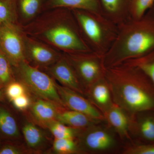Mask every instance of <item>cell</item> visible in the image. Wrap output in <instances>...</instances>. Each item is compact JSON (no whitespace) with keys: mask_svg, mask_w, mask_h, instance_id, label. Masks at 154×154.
Instances as JSON below:
<instances>
[{"mask_svg":"<svg viewBox=\"0 0 154 154\" xmlns=\"http://www.w3.org/2000/svg\"><path fill=\"white\" fill-rule=\"evenodd\" d=\"M113 103L135 115L154 111V84L137 67L125 62L104 69Z\"/></svg>","mask_w":154,"mask_h":154,"instance_id":"obj_1","label":"cell"},{"mask_svg":"<svg viewBox=\"0 0 154 154\" xmlns=\"http://www.w3.org/2000/svg\"><path fill=\"white\" fill-rule=\"evenodd\" d=\"M154 50V5L140 19L119 26L117 37L103 56L105 67L142 57Z\"/></svg>","mask_w":154,"mask_h":154,"instance_id":"obj_2","label":"cell"},{"mask_svg":"<svg viewBox=\"0 0 154 154\" xmlns=\"http://www.w3.org/2000/svg\"><path fill=\"white\" fill-rule=\"evenodd\" d=\"M85 42L91 51L104 56L115 41L119 26L102 14L72 10Z\"/></svg>","mask_w":154,"mask_h":154,"instance_id":"obj_3","label":"cell"},{"mask_svg":"<svg viewBox=\"0 0 154 154\" xmlns=\"http://www.w3.org/2000/svg\"><path fill=\"white\" fill-rule=\"evenodd\" d=\"M42 36L66 53L92 52L83 39L72 11L69 9H66L60 22L44 30Z\"/></svg>","mask_w":154,"mask_h":154,"instance_id":"obj_4","label":"cell"},{"mask_svg":"<svg viewBox=\"0 0 154 154\" xmlns=\"http://www.w3.org/2000/svg\"><path fill=\"white\" fill-rule=\"evenodd\" d=\"M15 68L21 82L29 91L40 99L53 102L60 109H66L58 92L57 83L49 76L26 61Z\"/></svg>","mask_w":154,"mask_h":154,"instance_id":"obj_5","label":"cell"},{"mask_svg":"<svg viewBox=\"0 0 154 154\" xmlns=\"http://www.w3.org/2000/svg\"><path fill=\"white\" fill-rule=\"evenodd\" d=\"M66 57L72 65L86 91L104 76L102 56L93 52L66 53Z\"/></svg>","mask_w":154,"mask_h":154,"instance_id":"obj_6","label":"cell"},{"mask_svg":"<svg viewBox=\"0 0 154 154\" xmlns=\"http://www.w3.org/2000/svg\"><path fill=\"white\" fill-rule=\"evenodd\" d=\"M0 50L14 67L26 61L25 42L17 24L0 25Z\"/></svg>","mask_w":154,"mask_h":154,"instance_id":"obj_7","label":"cell"},{"mask_svg":"<svg viewBox=\"0 0 154 154\" xmlns=\"http://www.w3.org/2000/svg\"><path fill=\"white\" fill-rule=\"evenodd\" d=\"M96 125L80 130L77 136L80 151L105 152L115 146L116 142L112 134L106 128Z\"/></svg>","mask_w":154,"mask_h":154,"instance_id":"obj_8","label":"cell"},{"mask_svg":"<svg viewBox=\"0 0 154 154\" xmlns=\"http://www.w3.org/2000/svg\"><path fill=\"white\" fill-rule=\"evenodd\" d=\"M57 88L63 104L69 109L84 113L96 121L105 120L103 113L82 94L57 84Z\"/></svg>","mask_w":154,"mask_h":154,"instance_id":"obj_9","label":"cell"},{"mask_svg":"<svg viewBox=\"0 0 154 154\" xmlns=\"http://www.w3.org/2000/svg\"><path fill=\"white\" fill-rule=\"evenodd\" d=\"M49 72L62 85L84 96L85 90L72 65L66 57L59 59L50 68Z\"/></svg>","mask_w":154,"mask_h":154,"instance_id":"obj_10","label":"cell"},{"mask_svg":"<svg viewBox=\"0 0 154 154\" xmlns=\"http://www.w3.org/2000/svg\"><path fill=\"white\" fill-rule=\"evenodd\" d=\"M131 0H99L101 14L118 26L130 19Z\"/></svg>","mask_w":154,"mask_h":154,"instance_id":"obj_11","label":"cell"},{"mask_svg":"<svg viewBox=\"0 0 154 154\" xmlns=\"http://www.w3.org/2000/svg\"><path fill=\"white\" fill-rule=\"evenodd\" d=\"M85 94L89 101L103 114L113 104L110 88L104 76L90 86Z\"/></svg>","mask_w":154,"mask_h":154,"instance_id":"obj_12","label":"cell"},{"mask_svg":"<svg viewBox=\"0 0 154 154\" xmlns=\"http://www.w3.org/2000/svg\"><path fill=\"white\" fill-rule=\"evenodd\" d=\"M105 120L121 137H128L129 121L125 111L113 103L103 113Z\"/></svg>","mask_w":154,"mask_h":154,"instance_id":"obj_13","label":"cell"},{"mask_svg":"<svg viewBox=\"0 0 154 154\" xmlns=\"http://www.w3.org/2000/svg\"><path fill=\"white\" fill-rule=\"evenodd\" d=\"M26 53L34 63L40 66H48L57 61L58 55L55 51L43 45L32 40L25 42Z\"/></svg>","mask_w":154,"mask_h":154,"instance_id":"obj_14","label":"cell"},{"mask_svg":"<svg viewBox=\"0 0 154 154\" xmlns=\"http://www.w3.org/2000/svg\"><path fill=\"white\" fill-rule=\"evenodd\" d=\"M57 105L45 99H40L35 101L31 107L33 117L39 123L45 126L56 120L60 109Z\"/></svg>","mask_w":154,"mask_h":154,"instance_id":"obj_15","label":"cell"},{"mask_svg":"<svg viewBox=\"0 0 154 154\" xmlns=\"http://www.w3.org/2000/svg\"><path fill=\"white\" fill-rule=\"evenodd\" d=\"M136 133L144 144L154 143V111H146L135 114Z\"/></svg>","mask_w":154,"mask_h":154,"instance_id":"obj_16","label":"cell"},{"mask_svg":"<svg viewBox=\"0 0 154 154\" xmlns=\"http://www.w3.org/2000/svg\"><path fill=\"white\" fill-rule=\"evenodd\" d=\"M56 120L79 130L85 129L92 125L97 124L99 122L84 113L66 109L60 110Z\"/></svg>","mask_w":154,"mask_h":154,"instance_id":"obj_17","label":"cell"},{"mask_svg":"<svg viewBox=\"0 0 154 154\" xmlns=\"http://www.w3.org/2000/svg\"><path fill=\"white\" fill-rule=\"evenodd\" d=\"M17 122L10 110L0 105V137L9 140H16L20 137Z\"/></svg>","mask_w":154,"mask_h":154,"instance_id":"obj_18","label":"cell"},{"mask_svg":"<svg viewBox=\"0 0 154 154\" xmlns=\"http://www.w3.org/2000/svg\"><path fill=\"white\" fill-rule=\"evenodd\" d=\"M53 8L79 10L101 14L99 0H50Z\"/></svg>","mask_w":154,"mask_h":154,"instance_id":"obj_19","label":"cell"},{"mask_svg":"<svg viewBox=\"0 0 154 154\" xmlns=\"http://www.w3.org/2000/svg\"><path fill=\"white\" fill-rule=\"evenodd\" d=\"M22 133L29 148L37 150L42 147L46 142L44 133L32 122H26L22 128Z\"/></svg>","mask_w":154,"mask_h":154,"instance_id":"obj_20","label":"cell"},{"mask_svg":"<svg viewBox=\"0 0 154 154\" xmlns=\"http://www.w3.org/2000/svg\"><path fill=\"white\" fill-rule=\"evenodd\" d=\"M17 0H0V25L17 24Z\"/></svg>","mask_w":154,"mask_h":154,"instance_id":"obj_21","label":"cell"},{"mask_svg":"<svg viewBox=\"0 0 154 154\" xmlns=\"http://www.w3.org/2000/svg\"><path fill=\"white\" fill-rule=\"evenodd\" d=\"M46 127L48 128L54 138L57 139H75L80 130L68 126L57 120L49 123Z\"/></svg>","mask_w":154,"mask_h":154,"instance_id":"obj_22","label":"cell"},{"mask_svg":"<svg viewBox=\"0 0 154 154\" xmlns=\"http://www.w3.org/2000/svg\"><path fill=\"white\" fill-rule=\"evenodd\" d=\"M126 62L129 63L140 69L149 77L154 84V50L142 57Z\"/></svg>","mask_w":154,"mask_h":154,"instance_id":"obj_23","label":"cell"},{"mask_svg":"<svg viewBox=\"0 0 154 154\" xmlns=\"http://www.w3.org/2000/svg\"><path fill=\"white\" fill-rule=\"evenodd\" d=\"M72 138H55L53 143V150L57 154H68L79 152L78 143Z\"/></svg>","mask_w":154,"mask_h":154,"instance_id":"obj_24","label":"cell"},{"mask_svg":"<svg viewBox=\"0 0 154 154\" xmlns=\"http://www.w3.org/2000/svg\"><path fill=\"white\" fill-rule=\"evenodd\" d=\"M12 66L8 58L0 50V89L14 81Z\"/></svg>","mask_w":154,"mask_h":154,"instance_id":"obj_25","label":"cell"},{"mask_svg":"<svg viewBox=\"0 0 154 154\" xmlns=\"http://www.w3.org/2000/svg\"><path fill=\"white\" fill-rule=\"evenodd\" d=\"M154 5V0H131L129 8L130 19H140Z\"/></svg>","mask_w":154,"mask_h":154,"instance_id":"obj_26","label":"cell"},{"mask_svg":"<svg viewBox=\"0 0 154 154\" xmlns=\"http://www.w3.org/2000/svg\"><path fill=\"white\" fill-rule=\"evenodd\" d=\"M19 10L26 19L33 18L40 8L41 0H17Z\"/></svg>","mask_w":154,"mask_h":154,"instance_id":"obj_27","label":"cell"},{"mask_svg":"<svg viewBox=\"0 0 154 154\" xmlns=\"http://www.w3.org/2000/svg\"><path fill=\"white\" fill-rule=\"evenodd\" d=\"M5 94L9 100L13 99L26 93V87L21 82H11L5 87Z\"/></svg>","mask_w":154,"mask_h":154,"instance_id":"obj_28","label":"cell"},{"mask_svg":"<svg viewBox=\"0 0 154 154\" xmlns=\"http://www.w3.org/2000/svg\"><path fill=\"white\" fill-rule=\"evenodd\" d=\"M127 154H154V143L140 144L133 146L125 151Z\"/></svg>","mask_w":154,"mask_h":154,"instance_id":"obj_29","label":"cell"},{"mask_svg":"<svg viewBox=\"0 0 154 154\" xmlns=\"http://www.w3.org/2000/svg\"><path fill=\"white\" fill-rule=\"evenodd\" d=\"M14 107L20 110H26L30 105V100L27 94L19 96L11 101Z\"/></svg>","mask_w":154,"mask_h":154,"instance_id":"obj_30","label":"cell"},{"mask_svg":"<svg viewBox=\"0 0 154 154\" xmlns=\"http://www.w3.org/2000/svg\"><path fill=\"white\" fill-rule=\"evenodd\" d=\"M24 152L23 149L13 144H6L0 148V154H22Z\"/></svg>","mask_w":154,"mask_h":154,"instance_id":"obj_31","label":"cell"},{"mask_svg":"<svg viewBox=\"0 0 154 154\" xmlns=\"http://www.w3.org/2000/svg\"><path fill=\"white\" fill-rule=\"evenodd\" d=\"M4 94H3V91L0 89V101L4 99Z\"/></svg>","mask_w":154,"mask_h":154,"instance_id":"obj_32","label":"cell"}]
</instances>
